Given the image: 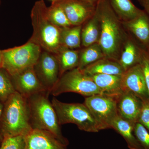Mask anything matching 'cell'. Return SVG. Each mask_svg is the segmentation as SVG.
<instances>
[{
	"label": "cell",
	"instance_id": "4316f807",
	"mask_svg": "<svg viewBox=\"0 0 149 149\" xmlns=\"http://www.w3.org/2000/svg\"><path fill=\"white\" fill-rule=\"evenodd\" d=\"M0 145V149H25V136L19 135L4 138Z\"/></svg>",
	"mask_w": 149,
	"mask_h": 149
},
{
	"label": "cell",
	"instance_id": "9a60e30c",
	"mask_svg": "<svg viewBox=\"0 0 149 149\" xmlns=\"http://www.w3.org/2000/svg\"><path fill=\"white\" fill-rule=\"evenodd\" d=\"M25 139V149H67V146L46 130L32 129Z\"/></svg>",
	"mask_w": 149,
	"mask_h": 149
},
{
	"label": "cell",
	"instance_id": "7a4b0ae2",
	"mask_svg": "<svg viewBox=\"0 0 149 149\" xmlns=\"http://www.w3.org/2000/svg\"><path fill=\"white\" fill-rule=\"evenodd\" d=\"M32 130L27 98L16 92L4 104L0 119V134L3 139L25 136Z\"/></svg>",
	"mask_w": 149,
	"mask_h": 149
},
{
	"label": "cell",
	"instance_id": "52a82bcc",
	"mask_svg": "<svg viewBox=\"0 0 149 149\" xmlns=\"http://www.w3.org/2000/svg\"><path fill=\"white\" fill-rule=\"evenodd\" d=\"M68 93H77L85 97L102 94L101 91L91 77L78 68L63 74L50 94L57 96Z\"/></svg>",
	"mask_w": 149,
	"mask_h": 149
},
{
	"label": "cell",
	"instance_id": "ffe728a7",
	"mask_svg": "<svg viewBox=\"0 0 149 149\" xmlns=\"http://www.w3.org/2000/svg\"><path fill=\"white\" fill-rule=\"evenodd\" d=\"M133 124L119 115L112 123L111 128L122 136L130 149H143L133 132Z\"/></svg>",
	"mask_w": 149,
	"mask_h": 149
},
{
	"label": "cell",
	"instance_id": "30bf717a",
	"mask_svg": "<svg viewBox=\"0 0 149 149\" xmlns=\"http://www.w3.org/2000/svg\"><path fill=\"white\" fill-rule=\"evenodd\" d=\"M121 86L123 92H132L143 102H149L148 91L141 64L124 71L121 76Z\"/></svg>",
	"mask_w": 149,
	"mask_h": 149
},
{
	"label": "cell",
	"instance_id": "d590c367",
	"mask_svg": "<svg viewBox=\"0 0 149 149\" xmlns=\"http://www.w3.org/2000/svg\"><path fill=\"white\" fill-rule=\"evenodd\" d=\"M138 1H139V0H138Z\"/></svg>",
	"mask_w": 149,
	"mask_h": 149
},
{
	"label": "cell",
	"instance_id": "44dd1931",
	"mask_svg": "<svg viewBox=\"0 0 149 149\" xmlns=\"http://www.w3.org/2000/svg\"><path fill=\"white\" fill-rule=\"evenodd\" d=\"M79 49L61 47L55 55L59 67L60 77L65 72L77 68L79 63Z\"/></svg>",
	"mask_w": 149,
	"mask_h": 149
},
{
	"label": "cell",
	"instance_id": "7402d4cb",
	"mask_svg": "<svg viewBox=\"0 0 149 149\" xmlns=\"http://www.w3.org/2000/svg\"><path fill=\"white\" fill-rule=\"evenodd\" d=\"M111 8L122 22L130 21L142 12L131 0H108Z\"/></svg>",
	"mask_w": 149,
	"mask_h": 149
},
{
	"label": "cell",
	"instance_id": "9c48e42d",
	"mask_svg": "<svg viewBox=\"0 0 149 149\" xmlns=\"http://www.w3.org/2000/svg\"><path fill=\"white\" fill-rule=\"evenodd\" d=\"M34 69L40 83L50 94L60 77L59 67L55 55L42 50Z\"/></svg>",
	"mask_w": 149,
	"mask_h": 149
},
{
	"label": "cell",
	"instance_id": "277c9868",
	"mask_svg": "<svg viewBox=\"0 0 149 149\" xmlns=\"http://www.w3.org/2000/svg\"><path fill=\"white\" fill-rule=\"evenodd\" d=\"M48 91L34 94L27 98L30 110V123L32 129L44 130L52 133L65 145L68 140L63 135L61 125Z\"/></svg>",
	"mask_w": 149,
	"mask_h": 149
},
{
	"label": "cell",
	"instance_id": "484cf974",
	"mask_svg": "<svg viewBox=\"0 0 149 149\" xmlns=\"http://www.w3.org/2000/svg\"><path fill=\"white\" fill-rule=\"evenodd\" d=\"M11 75L3 68H0V102H5L12 95L15 93Z\"/></svg>",
	"mask_w": 149,
	"mask_h": 149
},
{
	"label": "cell",
	"instance_id": "d6a6232c",
	"mask_svg": "<svg viewBox=\"0 0 149 149\" xmlns=\"http://www.w3.org/2000/svg\"><path fill=\"white\" fill-rule=\"evenodd\" d=\"M76 1L90 3L94 4H97L100 0H76Z\"/></svg>",
	"mask_w": 149,
	"mask_h": 149
},
{
	"label": "cell",
	"instance_id": "d6986e66",
	"mask_svg": "<svg viewBox=\"0 0 149 149\" xmlns=\"http://www.w3.org/2000/svg\"><path fill=\"white\" fill-rule=\"evenodd\" d=\"M82 70L88 75L102 74L121 76L125 71L118 61L105 57L88 65Z\"/></svg>",
	"mask_w": 149,
	"mask_h": 149
},
{
	"label": "cell",
	"instance_id": "ba28073f",
	"mask_svg": "<svg viewBox=\"0 0 149 149\" xmlns=\"http://www.w3.org/2000/svg\"><path fill=\"white\" fill-rule=\"evenodd\" d=\"M118 97L97 94L85 98L84 104L93 115L101 130L111 128L112 123L118 116Z\"/></svg>",
	"mask_w": 149,
	"mask_h": 149
},
{
	"label": "cell",
	"instance_id": "e0dca14e",
	"mask_svg": "<svg viewBox=\"0 0 149 149\" xmlns=\"http://www.w3.org/2000/svg\"><path fill=\"white\" fill-rule=\"evenodd\" d=\"M89 76L93 79L103 95L118 97L122 93L121 76L102 74Z\"/></svg>",
	"mask_w": 149,
	"mask_h": 149
},
{
	"label": "cell",
	"instance_id": "cb8c5ba5",
	"mask_svg": "<svg viewBox=\"0 0 149 149\" xmlns=\"http://www.w3.org/2000/svg\"><path fill=\"white\" fill-rule=\"evenodd\" d=\"M82 25L61 28L60 42L61 47L73 49H79L81 46Z\"/></svg>",
	"mask_w": 149,
	"mask_h": 149
},
{
	"label": "cell",
	"instance_id": "8992f818",
	"mask_svg": "<svg viewBox=\"0 0 149 149\" xmlns=\"http://www.w3.org/2000/svg\"><path fill=\"white\" fill-rule=\"evenodd\" d=\"M42 49L29 39L22 45L2 50V68L10 75L34 67Z\"/></svg>",
	"mask_w": 149,
	"mask_h": 149
},
{
	"label": "cell",
	"instance_id": "d4e9b609",
	"mask_svg": "<svg viewBox=\"0 0 149 149\" xmlns=\"http://www.w3.org/2000/svg\"><path fill=\"white\" fill-rule=\"evenodd\" d=\"M48 15L52 22L59 27L72 26L58 1L53 2L50 6L48 7Z\"/></svg>",
	"mask_w": 149,
	"mask_h": 149
},
{
	"label": "cell",
	"instance_id": "1f68e13d",
	"mask_svg": "<svg viewBox=\"0 0 149 149\" xmlns=\"http://www.w3.org/2000/svg\"><path fill=\"white\" fill-rule=\"evenodd\" d=\"M4 104L0 102V119H1V116L2 114ZM3 138L0 134V145L1 143L3 140Z\"/></svg>",
	"mask_w": 149,
	"mask_h": 149
},
{
	"label": "cell",
	"instance_id": "83f0119b",
	"mask_svg": "<svg viewBox=\"0 0 149 149\" xmlns=\"http://www.w3.org/2000/svg\"><path fill=\"white\" fill-rule=\"evenodd\" d=\"M133 132L137 141L143 149H149V132L139 122L135 123Z\"/></svg>",
	"mask_w": 149,
	"mask_h": 149
},
{
	"label": "cell",
	"instance_id": "603a6c76",
	"mask_svg": "<svg viewBox=\"0 0 149 149\" xmlns=\"http://www.w3.org/2000/svg\"><path fill=\"white\" fill-rule=\"evenodd\" d=\"M104 54L99 43H95L79 49L78 68L83 70L88 65L105 58Z\"/></svg>",
	"mask_w": 149,
	"mask_h": 149
},
{
	"label": "cell",
	"instance_id": "e575fe53",
	"mask_svg": "<svg viewBox=\"0 0 149 149\" xmlns=\"http://www.w3.org/2000/svg\"><path fill=\"white\" fill-rule=\"evenodd\" d=\"M50 1H52V2H55L57 1H59V0H50Z\"/></svg>",
	"mask_w": 149,
	"mask_h": 149
},
{
	"label": "cell",
	"instance_id": "5bb4252c",
	"mask_svg": "<svg viewBox=\"0 0 149 149\" xmlns=\"http://www.w3.org/2000/svg\"><path fill=\"white\" fill-rule=\"evenodd\" d=\"M122 22L128 35L149 52V16L143 10L135 18Z\"/></svg>",
	"mask_w": 149,
	"mask_h": 149
},
{
	"label": "cell",
	"instance_id": "7c38bea8",
	"mask_svg": "<svg viewBox=\"0 0 149 149\" xmlns=\"http://www.w3.org/2000/svg\"><path fill=\"white\" fill-rule=\"evenodd\" d=\"M58 1L72 26L82 25L95 13L97 4L76 0Z\"/></svg>",
	"mask_w": 149,
	"mask_h": 149
},
{
	"label": "cell",
	"instance_id": "f1b7e54d",
	"mask_svg": "<svg viewBox=\"0 0 149 149\" xmlns=\"http://www.w3.org/2000/svg\"><path fill=\"white\" fill-rule=\"evenodd\" d=\"M149 95V52L144 51L141 63Z\"/></svg>",
	"mask_w": 149,
	"mask_h": 149
},
{
	"label": "cell",
	"instance_id": "3957f363",
	"mask_svg": "<svg viewBox=\"0 0 149 149\" xmlns=\"http://www.w3.org/2000/svg\"><path fill=\"white\" fill-rule=\"evenodd\" d=\"M33 33L30 40L43 50L53 54L61 47V28L56 26L49 18L48 7L43 0L35 3L31 12Z\"/></svg>",
	"mask_w": 149,
	"mask_h": 149
},
{
	"label": "cell",
	"instance_id": "4fadbf2b",
	"mask_svg": "<svg viewBox=\"0 0 149 149\" xmlns=\"http://www.w3.org/2000/svg\"><path fill=\"white\" fill-rule=\"evenodd\" d=\"M143 102L134 93L123 91L117 98L118 115L133 124L138 122Z\"/></svg>",
	"mask_w": 149,
	"mask_h": 149
},
{
	"label": "cell",
	"instance_id": "2e32d148",
	"mask_svg": "<svg viewBox=\"0 0 149 149\" xmlns=\"http://www.w3.org/2000/svg\"><path fill=\"white\" fill-rule=\"evenodd\" d=\"M144 49L128 35L118 60L124 71L141 63Z\"/></svg>",
	"mask_w": 149,
	"mask_h": 149
},
{
	"label": "cell",
	"instance_id": "5b68a950",
	"mask_svg": "<svg viewBox=\"0 0 149 149\" xmlns=\"http://www.w3.org/2000/svg\"><path fill=\"white\" fill-rule=\"evenodd\" d=\"M51 102L61 125L72 123L85 132L97 133L100 131L97 122L84 103H67L55 97Z\"/></svg>",
	"mask_w": 149,
	"mask_h": 149
},
{
	"label": "cell",
	"instance_id": "8fae6325",
	"mask_svg": "<svg viewBox=\"0 0 149 149\" xmlns=\"http://www.w3.org/2000/svg\"><path fill=\"white\" fill-rule=\"evenodd\" d=\"M11 77L16 92L26 98L34 94L47 91L38 79L34 67L11 75Z\"/></svg>",
	"mask_w": 149,
	"mask_h": 149
},
{
	"label": "cell",
	"instance_id": "4dcf8cb0",
	"mask_svg": "<svg viewBox=\"0 0 149 149\" xmlns=\"http://www.w3.org/2000/svg\"><path fill=\"white\" fill-rule=\"evenodd\" d=\"M139 1L144 8L143 10L149 16V0H139Z\"/></svg>",
	"mask_w": 149,
	"mask_h": 149
},
{
	"label": "cell",
	"instance_id": "836d02e7",
	"mask_svg": "<svg viewBox=\"0 0 149 149\" xmlns=\"http://www.w3.org/2000/svg\"><path fill=\"white\" fill-rule=\"evenodd\" d=\"M2 68V53L0 50V68Z\"/></svg>",
	"mask_w": 149,
	"mask_h": 149
},
{
	"label": "cell",
	"instance_id": "f546056e",
	"mask_svg": "<svg viewBox=\"0 0 149 149\" xmlns=\"http://www.w3.org/2000/svg\"><path fill=\"white\" fill-rule=\"evenodd\" d=\"M138 122L143 125L149 132V102H143Z\"/></svg>",
	"mask_w": 149,
	"mask_h": 149
},
{
	"label": "cell",
	"instance_id": "6da1fadb",
	"mask_svg": "<svg viewBox=\"0 0 149 149\" xmlns=\"http://www.w3.org/2000/svg\"><path fill=\"white\" fill-rule=\"evenodd\" d=\"M100 21L101 32L99 44L105 57L118 62L128 35L111 8L108 0H100L96 9Z\"/></svg>",
	"mask_w": 149,
	"mask_h": 149
},
{
	"label": "cell",
	"instance_id": "ac0fdd59",
	"mask_svg": "<svg viewBox=\"0 0 149 149\" xmlns=\"http://www.w3.org/2000/svg\"><path fill=\"white\" fill-rule=\"evenodd\" d=\"M101 32L100 21L95 11L91 18L82 24L81 32L82 47L99 43Z\"/></svg>",
	"mask_w": 149,
	"mask_h": 149
}]
</instances>
